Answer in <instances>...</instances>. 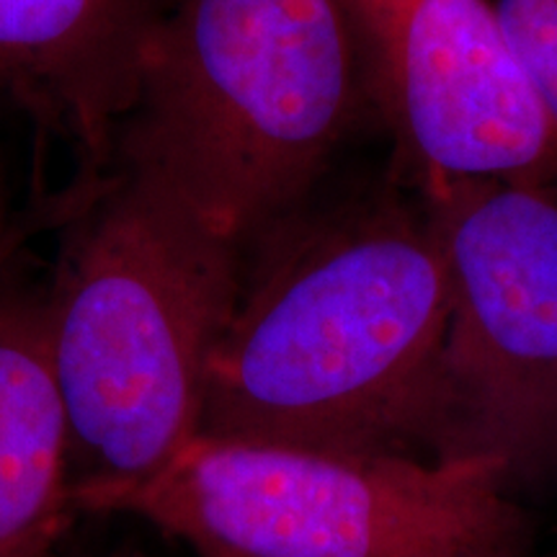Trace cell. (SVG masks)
Returning <instances> with one entry per match:
<instances>
[{
	"label": "cell",
	"instance_id": "6da1fadb",
	"mask_svg": "<svg viewBox=\"0 0 557 557\" xmlns=\"http://www.w3.org/2000/svg\"><path fill=\"white\" fill-rule=\"evenodd\" d=\"M246 259L199 434L341 455L429 447L449 274L426 199L308 201Z\"/></svg>",
	"mask_w": 557,
	"mask_h": 557
},
{
	"label": "cell",
	"instance_id": "7a4b0ae2",
	"mask_svg": "<svg viewBox=\"0 0 557 557\" xmlns=\"http://www.w3.org/2000/svg\"><path fill=\"white\" fill-rule=\"evenodd\" d=\"M367 81L346 0H171L109 169L246 256L308 205Z\"/></svg>",
	"mask_w": 557,
	"mask_h": 557
},
{
	"label": "cell",
	"instance_id": "3957f363",
	"mask_svg": "<svg viewBox=\"0 0 557 557\" xmlns=\"http://www.w3.org/2000/svg\"><path fill=\"white\" fill-rule=\"evenodd\" d=\"M73 218L47 284V333L75 506L99 511L199 434L246 256L127 171L90 181Z\"/></svg>",
	"mask_w": 557,
	"mask_h": 557
},
{
	"label": "cell",
	"instance_id": "277c9868",
	"mask_svg": "<svg viewBox=\"0 0 557 557\" xmlns=\"http://www.w3.org/2000/svg\"><path fill=\"white\" fill-rule=\"evenodd\" d=\"M500 459L341 455L197 434L99 511L150 521L201 557H527Z\"/></svg>",
	"mask_w": 557,
	"mask_h": 557
},
{
	"label": "cell",
	"instance_id": "5b68a950",
	"mask_svg": "<svg viewBox=\"0 0 557 557\" xmlns=\"http://www.w3.org/2000/svg\"><path fill=\"white\" fill-rule=\"evenodd\" d=\"M423 199L449 274L429 455L542 468L557 455V186L472 181Z\"/></svg>",
	"mask_w": 557,
	"mask_h": 557
},
{
	"label": "cell",
	"instance_id": "8992f818",
	"mask_svg": "<svg viewBox=\"0 0 557 557\" xmlns=\"http://www.w3.org/2000/svg\"><path fill=\"white\" fill-rule=\"evenodd\" d=\"M359 34L423 189L557 186V132L493 0H387Z\"/></svg>",
	"mask_w": 557,
	"mask_h": 557
},
{
	"label": "cell",
	"instance_id": "52a82bcc",
	"mask_svg": "<svg viewBox=\"0 0 557 557\" xmlns=\"http://www.w3.org/2000/svg\"><path fill=\"white\" fill-rule=\"evenodd\" d=\"M171 0H0V107L81 152L101 178Z\"/></svg>",
	"mask_w": 557,
	"mask_h": 557
},
{
	"label": "cell",
	"instance_id": "ba28073f",
	"mask_svg": "<svg viewBox=\"0 0 557 557\" xmlns=\"http://www.w3.org/2000/svg\"><path fill=\"white\" fill-rule=\"evenodd\" d=\"M78 511L47 333V284L0 269V557H47Z\"/></svg>",
	"mask_w": 557,
	"mask_h": 557
},
{
	"label": "cell",
	"instance_id": "9c48e42d",
	"mask_svg": "<svg viewBox=\"0 0 557 557\" xmlns=\"http://www.w3.org/2000/svg\"><path fill=\"white\" fill-rule=\"evenodd\" d=\"M513 52L557 132V0H493Z\"/></svg>",
	"mask_w": 557,
	"mask_h": 557
},
{
	"label": "cell",
	"instance_id": "30bf717a",
	"mask_svg": "<svg viewBox=\"0 0 557 557\" xmlns=\"http://www.w3.org/2000/svg\"><path fill=\"white\" fill-rule=\"evenodd\" d=\"M45 218H47V214H45V209H41L39 214H32V218L13 220L9 186H5L3 169H0V250L9 248L11 243L26 238V235H29V230L34 225H39V220H45Z\"/></svg>",
	"mask_w": 557,
	"mask_h": 557
},
{
	"label": "cell",
	"instance_id": "8fae6325",
	"mask_svg": "<svg viewBox=\"0 0 557 557\" xmlns=\"http://www.w3.org/2000/svg\"><path fill=\"white\" fill-rule=\"evenodd\" d=\"M346 5H348V13H351L354 24H357V32H361L380 16L382 9L387 5V0H346Z\"/></svg>",
	"mask_w": 557,
	"mask_h": 557
},
{
	"label": "cell",
	"instance_id": "7c38bea8",
	"mask_svg": "<svg viewBox=\"0 0 557 557\" xmlns=\"http://www.w3.org/2000/svg\"><path fill=\"white\" fill-rule=\"evenodd\" d=\"M21 243H24V238H21V240H16V243H11V246H9V248H3V250H0V269H3V267H5V261H9V259H11V256H16V253H18Z\"/></svg>",
	"mask_w": 557,
	"mask_h": 557
}]
</instances>
